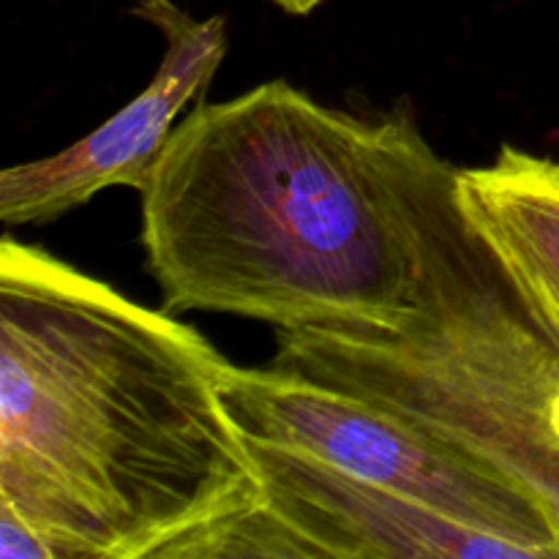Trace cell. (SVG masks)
Returning <instances> with one entry per match:
<instances>
[{
    "instance_id": "3957f363",
    "label": "cell",
    "mask_w": 559,
    "mask_h": 559,
    "mask_svg": "<svg viewBox=\"0 0 559 559\" xmlns=\"http://www.w3.org/2000/svg\"><path fill=\"white\" fill-rule=\"evenodd\" d=\"M418 304L393 325L278 331L273 364L462 442L527 486L559 530V347L456 200V167L415 136Z\"/></svg>"
},
{
    "instance_id": "9c48e42d",
    "label": "cell",
    "mask_w": 559,
    "mask_h": 559,
    "mask_svg": "<svg viewBox=\"0 0 559 559\" xmlns=\"http://www.w3.org/2000/svg\"><path fill=\"white\" fill-rule=\"evenodd\" d=\"M273 3L278 5V9H284L287 14H311V11L317 9L320 3H325V0H273Z\"/></svg>"
},
{
    "instance_id": "6da1fadb",
    "label": "cell",
    "mask_w": 559,
    "mask_h": 559,
    "mask_svg": "<svg viewBox=\"0 0 559 559\" xmlns=\"http://www.w3.org/2000/svg\"><path fill=\"white\" fill-rule=\"evenodd\" d=\"M229 360L38 246H0V502L52 559H183L265 506Z\"/></svg>"
},
{
    "instance_id": "7a4b0ae2",
    "label": "cell",
    "mask_w": 559,
    "mask_h": 559,
    "mask_svg": "<svg viewBox=\"0 0 559 559\" xmlns=\"http://www.w3.org/2000/svg\"><path fill=\"white\" fill-rule=\"evenodd\" d=\"M409 115L358 118L284 80L197 104L142 194L164 309L278 331L393 325L418 304Z\"/></svg>"
},
{
    "instance_id": "52a82bcc",
    "label": "cell",
    "mask_w": 559,
    "mask_h": 559,
    "mask_svg": "<svg viewBox=\"0 0 559 559\" xmlns=\"http://www.w3.org/2000/svg\"><path fill=\"white\" fill-rule=\"evenodd\" d=\"M456 200L559 347L557 158L502 145L491 164L456 167Z\"/></svg>"
},
{
    "instance_id": "8992f818",
    "label": "cell",
    "mask_w": 559,
    "mask_h": 559,
    "mask_svg": "<svg viewBox=\"0 0 559 559\" xmlns=\"http://www.w3.org/2000/svg\"><path fill=\"white\" fill-rule=\"evenodd\" d=\"M246 437V435H243ZM265 506L309 557L530 559L522 546L464 527L420 502L342 473L309 453L246 437Z\"/></svg>"
},
{
    "instance_id": "277c9868",
    "label": "cell",
    "mask_w": 559,
    "mask_h": 559,
    "mask_svg": "<svg viewBox=\"0 0 559 559\" xmlns=\"http://www.w3.org/2000/svg\"><path fill=\"white\" fill-rule=\"evenodd\" d=\"M222 399L246 437L309 453L464 527L511 540L530 559L559 557L555 519L527 486L409 415L278 366L229 364Z\"/></svg>"
},
{
    "instance_id": "5b68a950",
    "label": "cell",
    "mask_w": 559,
    "mask_h": 559,
    "mask_svg": "<svg viewBox=\"0 0 559 559\" xmlns=\"http://www.w3.org/2000/svg\"><path fill=\"white\" fill-rule=\"evenodd\" d=\"M131 14L164 36L158 71L140 96L74 145L3 169L0 218L9 227L52 222L112 186L142 191L186 104L205 102L227 55L224 16L197 20L173 0H140Z\"/></svg>"
},
{
    "instance_id": "ba28073f",
    "label": "cell",
    "mask_w": 559,
    "mask_h": 559,
    "mask_svg": "<svg viewBox=\"0 0 559 559\" xmlns=\"http://www.w3.org/2000/svg\"><path fill=\"white\" fill-rule=\"evenodd\" d=\"M0 559H52L41 535L14 511L0 502Z\"/></svg>"
}]
</instances>
